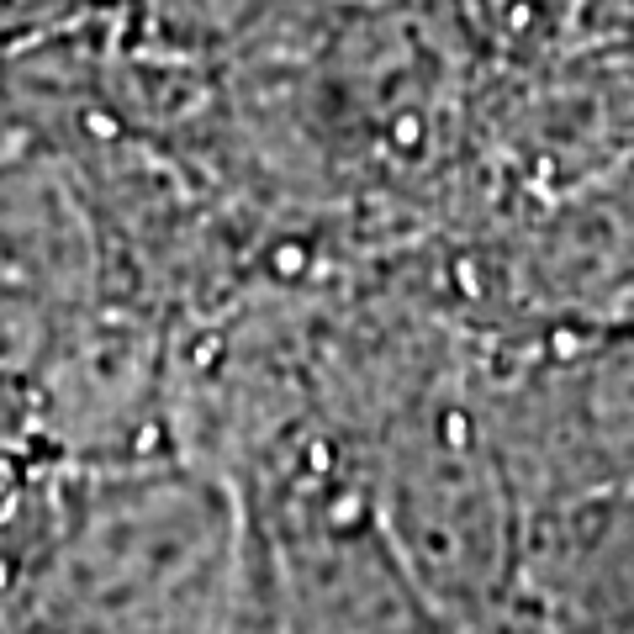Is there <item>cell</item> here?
Here are the masks:
<instances>
[{"label":"cell","instance_id":"obj_1","mask_svg":"<svg viewBox=\"0 0 634 634\" xmlns=\"http://www.w3.org/2000/svg\"><path fill=\"white\" fill-rule=\"evenodd\" d=\"M407 571L455 634H508L524 582L529 508L487 407L423 391L365 450Z\"/></svg>","mask_w":634,"mask_h":634},{"label":"cell","instance_id":"obj_2","mask_svg":"<svg viewBox=\"0 0 634 634\" xmlns=\"http://www.w3.org/2000/svg\"><path fill=\"white\" fill-rule=\"evenodd\" d=\"M513 619L534 634H634V487L529 513Z\"/></svg>","mask_w":634,"mask_h":634}]
</instances>
